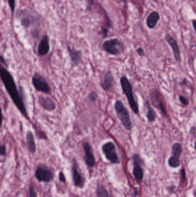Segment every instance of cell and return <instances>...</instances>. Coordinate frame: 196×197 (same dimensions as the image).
Returning a JSON list of instances; mask_svg holds the SVG:
<instances>
[{"label": "cell", "mask_w": 196, "mask_h": 197, "mask_svg": "<svg viewBox=\"0 0 196 197\" xmlns=\"http://www.w3.org/2000/svg\"><path fill=\"white\" fill-rule=\"evenodd\" d=\"M0 78L16 107L26 119L29 120L24 102L18 90L12 75L6 69L0 67Z\"/></svg>", "instance_id": "cell-1"}, {"label": "cell", "mask_w": 196, "mask_h": 197, "mask_svg": "<svg viewBox=\"0 0 196 197\" xmlns=\"http://www.w3.org/2000/svg\"><path fill=\"white\" fill-rule=\"evenodd\" d=\"M120 81L122 91L127 98L130 108L135 114H138L139 112V105L135 99L133 87L131 82L128 78L125 76L121 77Z\"/></svg>", "instance_id": "cell-2"}, {"label": "cell", "mask_w": 196, "mask_h": 197, "mask_svg": "<svg viewBox=\"0 0 196 197\" xmlns=\"http://www.w3.org/2000/svg\"><path fill=\"white\" fill-rule=\"evenodd\" d=\"M114 108L117 118L120 120L124 128L128 131L132 129V123L130 113L123 102L117 100L114 104Z\"/></svg>", "instance_id": "cell-3"}, {"label": "cell", "mask_w": 196, "mask_h": 197, "mask_svg": "<svg viewBox=\"0 0 196 197\" xmlns=\"http://www.w3.org/2000/svg\"><path fill=\"white\" fill-rule=\"evenodd\" d=\"M102 48L108 53L117 55L122 53L124 50L123 42L117 38L106 40L102 44Z\"/></svg>", "instance_id": "cell-4"}, {"label": "cell", "mask_w": 196, "mask_h": 197, "mask_svg": "<svg viewBox=\"0 0 196 197\" xmlns=\"http://www.w3.org/2000/svg\"><path fill=\"white\" fill-rule=\"evenodd\" d=\"M102 151L106 159L109 161L110 163L116 164L120 163V161L116 152V148L114 143L111 141H108L103 144Z\"/></svg>", "instance_id": "cell-5"}, {"label": "cell", "mask_w": 196, "mask_h": 197, "mask_svg": "<svg viewBox=\"0 0 196 197\" xmlns=\"http://www.w3.org/2000/svg\"><path fill=\"white\" fill-rule=\"evenodd\" d=\"M150 97L151 103L153 106L160 111L163 116L168 117L167 110L164 103V97L160 91L157 90H154L151 92Z\"/></svg>", "instance_id": "cell-6"}, {"label": "cell", "mask_w": 196, "mask_h": 197, "mask_svg": "<svg viewBox=\"0 0 196 197\" xmlns=\"http://www.w3.org/2000/svg\"><path fill=\"white\" fill-rule=\"evenodd\" d=\"M35 175L37 180L40 182L49 183L53 181L54 178L53 172L43 165L37 167Z\"/></svg>", "instance_id": "cell-7"}, {"label": "cell", "mask_w": 196, "mask_h": 197, "mask_svg": "<svg viewBox=\"0 0 196 197\" xmlns=\"http://www.w3.org/2000/svg\"><path fill=\"white\" fill-rule=\"evenodd\" d=\"M33 86L37 91L45 94L50 93L51 88L45 78L39 74H35L32 79Z\"/></svg>", "instance_id": "cell-8"}, {"label": "cell", "mask_w": 196, "mask_h": 197, "mask_svg": "<svg viewBox=\"0 0 196 197\" xmlns=\"http://www.w3.org/2000/svg\"><path fill=\"white\" fill-rule=\"evenodd\" d=\"M72 177L74 182V185L79 188H82L84 185L85 180V178L82 176V173L80 171L77 161L75 159L73 161V166H72Z\"/></svg>", "instance_id": "cell-9"}, {"label": "cell", "mask_w": 196, "mask_h": 197, "mask_svg": "<svg viewBox=\"0 0 196 197\" xmlns=\"http://www.w3.org/2000/svg\"><path fill=\"white\" fill-rule=\"evenodd\" d=\"M165 40L168 42V44L170 45L172 48L174 57L175 58L176 61L180 63L181 62V52H180V47L174 37L169 34H166Z\"/></svg>", "instance_id": "cell-10"}, {"label": "cell", "mask_w": 196, "mask_h": 197, "mask_svg": "<svg viewBox=\"0 0 196 197\" xmlns=\"http://www.w3.org/2000/svg\"><path fill=\"white\" fill-rule=\"evenodd\" d=\"M134 160V170L133 174L135 177V179L138 182H141L143 178V171L141 162L142 160L138 155H135L133 156Z\"/></svg>", "instance_id": "cell-11"}, {"label": "cell", "mask_w": 196, "mask_h": 197, "mask_svg": "<svg viewBox=\"0 0 196 197\" xmlns=\"http://www.w3.org/2000/svg\"><path fill=\"white\" fill-rule=\"evenodd\" d=\"M83 147L85 152L84 160L85 161V163L89 167H93L95 165L96 161L90 144L87 142H85L83 144Z\"/></svg>", "instance_id": "cell-12"}, {"label": "cell", "mask_w": 196, "mask_h": 197, "mask_svg": "<svg viewBox=\"0 0 196 197\" xmlns=\"http://www.w3.org/2000/svg\"><path fill=\"white\" fill-rule=\"evenodd\" d=\"M50 50L49 37L48 35H45L41 39L38 47H37V54L39 56L44 57L47 55Z\"/></svg>", "instance_id": "cell-13"}, {"label": "cell", "mask_w": 196, "mask_h": 197, "mask_svg": "<svg viewBox=\"0 0 196 197\" xmlns=\"http://www.w3.org/2000/svg\"><path fill=\"white\" fill-rule=\"evenodd\" d=\"M38 102L45 110L48 111H53L56 108V104L52 98L49 97L39 96Z\"/></svg>", "instance_id": "cell-14"}, {"label": "cell", "mask_w": 196, "mask_h": 197, "mask_svg": "<svg viewBox=\"0 0 196 197\" xmlns=\"http://www.w3.org/2000/svg\"><path fill=\"white\" fill-rule=\"evenodd\" d=\"M68 51L69 53L70 61L73 66H76L79 64L82 59V51L71 48L69 46L67 47Z\"/></svg>", "instance_id": "cell-15"}, {"label": "cell", "mask_w": 196, "mask_h": 197, "mask_svg": "<svg viewBox=\"0 0 196 197\" xmlns=\"http://www.w3.org/2000/svg\"><path fill=\"white\" fill-rule=\"evenodd\" d=\"M160 19V15L159 13L156 11L152 12L149 14L146 19L147 27L150 29L154 28Z\"/></svg>", "instance_id": "cell-16"}, {"label": "cell", "mask_w": 196, "mask_h": 197, "mask_svg": "<svg viewBox=\"0 0 196 197\" xmlns=\"http://www.w3.org/2000/svg\"><path fill=\"white\" fill-rule=\"evenodd\" d=\"M113 82H114L113 76L110 73V72L108 71L104 76V80L101 86L103 89V90L109 91L113 86Z\"/></svg>", "instance_id": "cell-17"}, {"label": "cell", "mask_w": 196, "mask_h": 197, "mask_svg": "<svg viewBox=\"0 0 196 197\" xmlns=\"http://www.w3.org/2000/svg\"><path fill=\"white\" fill-rule=\"evenodd\" d=\"M26 142L29 152H31L32 154L35 153L36 151V145L33 134L31 130H29L27 132Z\"/></svg>", "instance_id": "cell-18"}, {"label": "cell", "mask_w": 196, "mask_h": 197, "mask_svg": "<svg viewBox=\"0 0 196 197\" xmlns=\"http://www.w3.org/2000/svg\"><path fill=\"white\" fill-rule=\"evenodd\" d=\"M146 107H147V112H146V118L148 122H153L155 121L156 118V114L154 110L151 107L150 104L148 101H146Z\"/></svg>", "instance_id": "cell-19"}, {"label": "cell", "mask_w": 196, "mask_h": 197, "mask_svg": "<svg viewBox=\"0 0 196 197\" xmlns=\"http://www.w3.org/2000/svg\"><path fill=\"white\" fill-rule=\"evenodd\" d=\"M172 157L180 159V156L182 152V148L181 144L174 143L172 145Z\"/></svg>", "instance_id": "cell-20"}, {"label": "cell", "mask_w": 196, "mask_h": 197, "mask_svg": "<svg viewBox=\"0 0 196 197\" xmlns=\"http://www.w3.org/2000/svg\"><path fill=\"white\" fill-rule=\"evenodd\" d=\"M97 197H109V193L102 186H99L97 190Z\"/></svg>", "instance_id": "cell-21"}, {"label": "cell", "mask_w": 196, "mask_h": 197, "mask_svg": "<svg viewBox=\"0 0 196 197\" xmlns=\"http://www.w3.org/2000/svg\"><path fill=\"white\" fill-rule=\"evenodd\" d=\"M32 24V20L28 16H24L21 19V24L25 28H28Z\"/></svg>", "instance_id": "cell-22"}, {"label": "cell", "mask_w": 196, "mask_h": 197, "mask_svg": "<svg viewBox=\"0 0 196 197\" xmlns=\"http://www.w3.org/2000/svg\"><path fill=\"white\" fill-rule=\"evenodd\" d=\"M29 197H37L36 191L33 183L29 186Z\"/></svg>", "instance_id": "cell-23"}, {"label": "cell", "mask_w": 196, "mask_h": 197, "mask_svg": "<svg viewBox=\"0 0 196 197\" xmlns=\"http://www.w3.org/2000/svg\"><path fill=\"white\" fill-rule=\"evenodd\" d=\"M179 100H180V102L185 106H187L189 104V101L188 98H186V97H185L182 95H180L179 96Z\"/></svg>", "instance_id": "cell-24"}, {"label": "cell", "mask_w": 196, "mask_h": 197, "mask_svg": "<svg viewBox=\"0 0 196 197\" xmlns=\"http://www.w3.org/2000/svg\"><path fill=\"white\" fill-rule=\"evenodd\" d=\"M97 97H98V96H97V93L95 92L94 91L90 92V94H89V96H88V98L92 102H95L97 98Z\"/></svg>", "instance_id": "cell-25"}, {"label": "cell", "mask_w": 196, "mask_h": 197, "mask_svg": "<svg viewBox=\"0 0 196 197\" xmlns=\"http://www.w3.org/2000/svg\"><path fill=\"white\" fill-rule=\"evenodd\" d=\"M8 1L9 6L11 9L12 12L14 13L15 10V7H16L15 0H8Z\"/></svg>", "instance_id": "cell-26"}, {"label": "cell", "mask_w": 196, "mask_h": 197, "mask_svg": "<svg viewBox=\"0 0 196 197\" xmlns=\"http://www.w3.org/2000/svg\"><path fill=\"white\" fill-rule=\"evenodd\" d=\"M6 155V148L5 145H0V155L5 156Z\"/></svg>", "instance_id": "cell-27"}, {"label": "cell", "mask_w": 196, "mask_h": 197, "mask_svg": "<svg viewBox=\"0 0 196 197\" xmlns=\"http://www.w3.org/2000/svg\"><path fill=\"white\" fill-rule=\"evenodd\" d=\"M59 179L60 182H61L62 183H66V179L65 175L63 172H60L59 173Z\"/></svg>", "instance_id": "cell-28"}, {"label": "cell", "mask_w": 196, "mask_h": 197, "mask_svg": "<svg viewBox=\"0 0 196 197\" xmlns=\"http://www.w3.org/2000/svg\"><path fill=\"white\" fill-rule=\"evenodd\" d=\"M196 126H193L192 127H190V130H189V133L192 135V136L195 137L196 136Z\"/></svg>", "instance_id": "cell-29"}, {"label": "cell", "mask_w": 196, "mask_h": 197, "mask_svg": "<svg viewBox=\"0 0 196 197\" xmlns=\"http://www.w3.org/2000/svg\"><path fill=\"white\" fill-rule=\"evenodd\" d=\"M2 122H3V114H2V108L0 106V128H1L2 126Z\"/></svg>", "instance_id": "cell-30"}, {"label": "cell", "mask_w": 196, "mask_h": 197, "mask_svg": "<svg viewBox=\"0 0 196 197\" xmlns=\"http://www.w3.org/2000/svg\"><path fill=\"white\" fill-rule=\"evenodd\" d=\"M136 51H137V53L138 54H139L140 56H143V55H144V50L143 49V48H142V47H139L138 48L137 50H136Z\"/></svg>", "instance_id": "cell-31"}, {"label": "cell", "mask_w": 196, "mask_h": 197, "mask_svg": "<svg viewBox=\"0 0 196 197\" xmlns=\"http://www.w3.org/2000/svg\"><path fill=\"white\" fill-rule=\"evenodd\" d=\"M0 61H1V62L2 63H3L4 65L6 64L5 59L3 57L2 55H0Z\"/></svg>", "instance_id": "cell-32"}, {"label": "cell", "mask_w": 196, "mask_h": 197, "mask_svg": "<svg viewBox=\"0 0 196 197\" xmlns=\"http://www.w3.org/2000/svg\"><path fill=\"white\" fill-rule=\"evenodd\" d=\"M194 23H195V20H193L192 21V24H193V27L194 29L195 28V27H194Z\"/></svg>", "instance_id": "cell-33"}]
</instances>
